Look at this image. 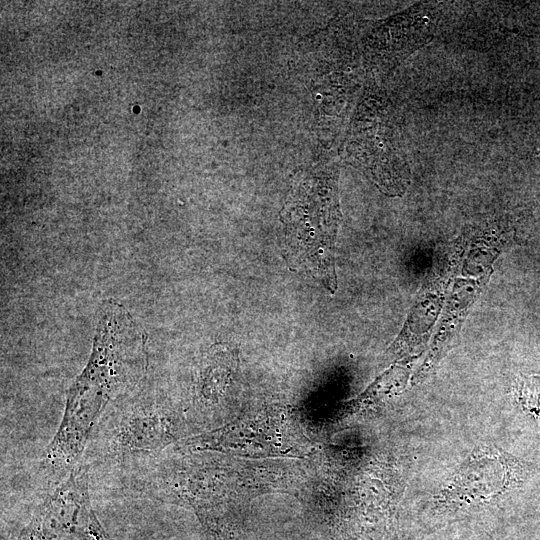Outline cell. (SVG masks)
I'll use <instances>...</instances> for the list:
<instances>
[{"instance_id":"cell-1","label":"cell","mask_w":540,"mask_h":540,"mask_svg":"<svg viewBox=\"0 0 540 540\" xmlns=\"http://www.w3.org/2000/svg\"><path fill=\"white\" fill-rule=\"evenodd\" d=\"M145 341L126 308L114 300L101 304L90 358L68 391L62 420L40 462L52 483L76 467L108 404L132 391L145 375Z\"/></svg>"},{"instance_id":"cell-2","label":"cell","mask_w":540,"mask_h":540,"mask_svg":"<svg viewBox=\"0 0 540 540\" xmlns=\"http://www.w3.org/2000/svg\"><path fill=\"white\" fill-rule=\"evenodd\" d=\"M281 215L291 267L308 272L334 293L335 241L341 219L335 174H303L292 186Z\"/></svg>"},{"instance_id":"cell-3","label":"cell","mask_w":540,"mask_h":540,"mask_svg":"<svg viewBox=\"0 0 540 540\" xmlns=\"http://www.w3.org/2000/svg\"><path fill=\"white\" fill-rule=\"evenodd\" d=\"M94 457L129 461L161 452L182 438L180 413L157 399L134 397L105 411L95 427Z\"/></svg>"},{"instance_id":"cell-4","label":"cell","mask_w":540,"mask_h":540,"mask_svg":"<svg viewBox=\"0 0 540 540\" xmlns=\"http://www.w3.org/2000/svg\"><path fill=\"white\" fill-rule=\"evenodd\" d=\"M19 540H114L94 513L84 466L75 467L53 487Z\"/></svg>"},{"instance_id":"cell-5","label":"cell","mask_w":540,"mask_h":540,"mask_svg":"<svg viewBox=\"0 0 540 540\" xmlns=\"http://www.w3.org/2000/svg\"><path fill=\"white\" fill-rule=\"evenodd\" d=\"M528 474L520 459L495 446H480L460 465L442 490L448 501L488 500L519 486Z\"/></svg>"},{"instance_id":"cell-6","label":"cell","mask_w":540,"mask_h":540,"mask_svg":"<svg viewBox=\"0 0 540 540\" xmlns=\"http://www.w3.org/2000/svg\"><path fill=\"white\" fill-rule=\"evenodd\" d=\"M462 241V237L457 240L453 254L422 286L402 331L385 354L388 360L415 355L426 344L442 307L448 283L459 265L460 252L465 244Z\"/></svg>"},{"instance_id":"cell-7","label":"cell","mask_w":540,"mask_h":540,"mask_svg":"<svg viewBox=\"0 0 540 540\" xmlns=\"http://www.w3.org/2000/svg\"><path fill=\"white\" fill-rule=\"evenodd\" d=\"M486 281V277L456 280L439 329L434 336L431 349L423 364L417 370L413 383L424 380L447 353Z\"/></svg>"},{"instance_id":"cell-8","label":"cell","mask_w":540,"mask_h":540,"mask_svg":"<svg viewBox=\"0 0 540 540\" xmlns=\"http://www.w3.org/2000/svg\"><path fill=\"white\" fill-rule=\"evenodd\" d=\"M234 359L229 349L220 347L209 352L201 370L200 383V393L206 402H218L230 379Z\"/></svg>"}]
</instances>
